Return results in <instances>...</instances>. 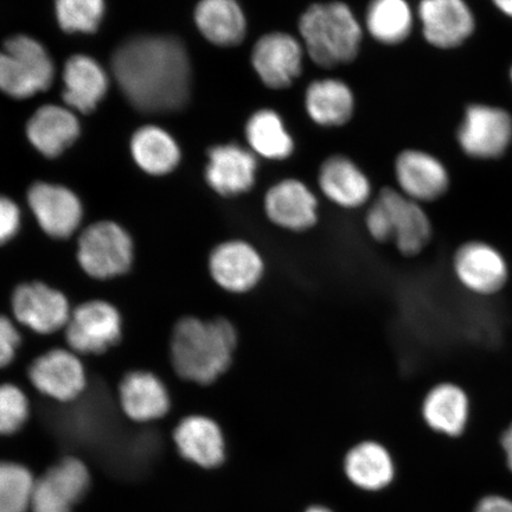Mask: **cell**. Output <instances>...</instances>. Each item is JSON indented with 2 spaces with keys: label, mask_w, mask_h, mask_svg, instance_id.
<instances>
[{
  "label": "cell",
  "mask_w": 512,
  "mask_h": 512,
  "mask_svg": "<svg viewBox=\"0 0 512 512\" xmlns=\"http://www.w3.org/2000/svg\"><path fill=\"white\" fill-rule=\"evenodd\" d=\"M76 261L96 283H110L130 274L136 264V242L123 224L113 220L88 223L75 238Z\"/></svg>",
  "instance_id": "5"
},
{
  "label": "cell",
  "mask_w": 512,
  "mask_h": 512,
  "mask_svg": "<svg viewBox=\"0 0 512 512\" xmlns=\"http://www.w3.org/2000/svg\"><path fill=\"white\" fill-rule=\"evenodd\" d=\"M63 100L83 114L91 113L104 99L108 88L105 70L86 55L70 57L63 70Z\"/></svg>",
  "instance_id": "25"
},
{
  "label": "cell",
  "mask_w": 512,
  "mask_h": 512,
  "mask_svg": "<svg viewBox=\"0 0 512 512\" xmlns=\"http://www.w3.org/2000/svg\"><path fill=\"white\" fill-rule=\"evenodd\" d=\"M473 512H512V501L499 495L484 496L479 499Z\"/></svg>",
  "instance_id": "37"
},
{
  "label": "cell",
  "mask_w": 512,
  "mask_h": 512,
  "mask_svg": "<svg viewBox=\"0 0 512 512\" xmlns=\"http://www.w3.org/2000/svg\"><path fill=\"white\" fill-rule=\"evenodd\" d=\"M172 439L184 459L204 469L221 465L226 457V440L222 428L210 416H184L172 432Z\"/></svg>",
  "instance_id": "21"
},
{
  "label": "cell",
  "mask_w": 512,
  "mask_h": 512,
  "mask_svg": "<svg viewBox=\"0 0 512 512\" xmlns=\"http://www.w3.org/2000/svg\"><path fill=\"white\" fill-rule=\"evenodd\" d=\"M35 478L27 467L11 462H0V512H28L31 510Z\"/></svg>",
  "instance_id": "32"
},
{
  "label": "cell",
  "mask_w": 512,
  "mask_h": 512,
  "mask_svg": "<svg viewBox=\"0 0 512 512\" xmlns=\"http://www.w3.org/2000/svg\"><path fill=\"white\" fill-rule=\"evenodd\" d=\"M458 142L473 158L501 157L512 142V118L499 107L472 105L459 127Z\"/></svg>",
  "instance_id": "14"
},
{
  "label": "cell",
  "mask_w": 512,
  "mask_h": 512,
  "mask_svg": "<svg viewBox=\"0 0 512 512\" xmlns=\"http://www.w3.org/2000/svg\"><path fill=\"white\" fill-rule=\"evenodd\" d=\"M238 344V330L227 318L185 315L171 331L172 373L184 383L213 386L232 367Z\"/></svg>",
  "instance_id": "2"
},
{
  "label": "cell",
  "mask_w": 512,
  "mask_h": 512,
  "mask_svg": "<svg viewBox=\"0 0 512 512\" xmlns=\"http://www.w3.org/2000/svg\"><path fill=\"white\" fill-rule=\"evenodd\" d=\"M306 512H332L329 509L323 508V507H312L309 510H306Z\"/></svg>",
  "instance_id": "40"
},
{
  "label": "cell",
  "mask_w": 512,
  "mask_h": 512,
  "mask_svg": "<svg viewBox=\"0 0 512 512\" xmlns=\"http://www.w3.org/2000/svg\"><path fill=\"white\" fill-rule=\"evenodd\" d=\"M91 473L82 460L63 458L35 479L32 491V512H69L86 495Z\"/></svg>",
  "instance_id": "15"
},
{
  "label": "cell",
  "mask_w": 512,
  "mask_h": 512,
  "mask_svg": "<svg viewBox=\"0 0 512 512\" xmlns=\"http://www.w3.org/2000/svg\"><path fill=\"white\" fill-rule=\"evenodd\" d=\"M258 168V159L251 150L238 144L217 145L208 152L204 176L215 194L233 198L253 189Z\"/></svg>",
  "instance_id": "18"
},
{
  "label": "cell",
  "mask_w": 512,
  "mask_h": 512,
  "mask_svg": "<svg viewBox=\"0 0 512 512\" xmlns=\"http://www.w3.org/2000/svg\"><path fill=\"white\" fill-rule=\"evenodd\" d=\"M56 15L67 32H95L104 17V0H56Z\"/></svg>",
  "instance_id": "34"
},
{
  "label": "cell",
  "mask_w": 512,
  "mask_h": 512,
  "mask_svg": "<svg viewBox=\"0 0 512 512\" xmlns=\"http://www.w3.org/2000/svg\"><path fill=\"white\" fill-rule=\"evenodd\" d=\"M115 80L138 111L151 114L182 110L191 89V64L187 49L175 37H133L115 50Z\"/></svg>",
  "instance_id": "1"
},
{
  "label": "cell",
  "mask_w": 512,
  "mask_h": 512,
  "mask_svg": "<svg viewBox=\"0 0 512 512\" xmlns=\"http://www.w3.org/2000/svg\"><path fill=\"white\" fill-rule=\"evenodd\" d=\"M72 310L67 294L46 281H24L11 293L10 316L23 330L36 336L60 335Z\"/></svg>",
  "instance_id": "9"
},
{
  "label": "cell",
  "mask_w": 512,
  "mask_h": 512,
  "mask_svg": "<svg viewBox=\"0 0 512 512\" xmlns=\"http://www.w3.org/2000/svg\"><path fill=\"white\" fill-rule=\"evenodd\" d=\"M32 414V401L24 388L14 382H0V435L22 431Z\"/></svg>",
  "instance_id": "33"
},
{
  "label": "cell",
  "mask_w": 512,
  "mask_h": 512,
  "mask_svg": "<svg viewBox=\"0 0 512 512\" xmlns=\"http://www.w3.org/2000/svg\"><path fill=\"white\" fill-rule=\"evenodd\" d=\"M511 81H512V69H511Z\"/></svg>",
  "instance_id": "41"
},
{
  "label": "cell",
  "mask_w": 512,
  "mask_h": 512,
  "mask_svg": "<svg viewBox=\"0 0 512 512\" xmlns=\"http://www.w3.org/2000/svg\"><path fill=\"white\" fill-rule=\"evenodd\" d=\"M117 399L124 418L137 425L164 419L174 405L169 384L147 369L127 371L118 383Z\"/></svg>",
  "instance_id": "13"
},
{
  "label": "cell",
  "mask_w": 512,
  "mask_h": 512,
  "mask_svg": "<svg viewBox=\"0 0 512 512\" xmlns=\"http://www.w3.org/2000/svg\"><path fill=\"white\" fill-rule=\"evenodd\" d=\"M24 343V330L14 318L0 313V371L14 366Z\"/></svg>",
  "instance_id": "35"
},
{
  "label": "cell",
  "mask_w": 512,
  "mask_h": 512,
  "mask_svg": "<svg viewBox=\"0 0 512 512\" xmlns=\"http://www.w3.org/2000/svg\"><path fill=\"white\" fill-rule=\"evenodd\" d=\"M318 185L331 203L347 210L366 206L373 190L368 176L360 166L341 155L326 159L320 166Z\"/></svg>",
  "instance_id": "23"
},
{
  "label": "cell",
  "mask_w": 512,
  "mask_h": 512,
  "mask_svg": "<svg viewBox=\"0 0 512 512\" xmlns=\"http://www.w3.org/2000/svg\"><path fill=\"white\" fill-rule=\"evenodd\" d=\"M395 177L403 195L418 203H430L443 197L450 177L443 163L430 153L402 151L395 160Z\"/></svg>",
  "instance_id": "20"
},
{
  "label": "cell",
  "mask_w": 512,
  "mask_h": 512,
  "mask_svg": "<svg viewBox=\"0 0 512 512\" xmlns=\"http://www.w3.org/2000/svg\"><path fill=\"white\" fill-rule=\"evenodd\" d=\"M453 273L467 292L479 297H490L501 292L508 284V261L488 242L469 241L454 253Z\"/></svg>",
  "instance_id": "12"
},
{
  "label": "cell",
  "mask_w": 512,
  "mask_h": 512,
  "mask_svg": "<svg viewBox=\"0 0 512 512\" xmlns=\"http://www.w3.org/2000/svg\"><path fill=\"white\" fill-rule=\"evenodd\" d=\"M413 24V11L407 0H370L366 28L375 41L396 46L411 35Z\"/></svg>",
  "instance_id": "31"
},
{
  "label": "cell",
  "mask_w": 512,
  "mask_h": 512,
  "mask_svg": "<svg viewBox=\"0 0 512 512\" xmlns=\"http://www.w3.org/2000/svg\"><path fill=\"white\" fill-rule=\"evenodd\" d=\"M299 34L310 60L328 69L354 61L363 40L354 11L342 2L311 5L299 19Z\"/></svg>",
  "instance_id": "3"
},
{
  "label": "cell",
  "mask_w": 512,
  "mask_h": 512,
  "mask_svg": "<svg viewBox=\"0 0 512 512\" xmlns=\"http://www.w3.org/2000/svg\"><path fill=\"white\" fill-rule=\"evenodd\" d=\"M305 54L303 43L296 37L274 31L254 44L251 61L261 82L279 91L292 86L302 74Z\"/></svg>",
  "instance_id": "16"
},
{
  "label": "cell",
  "mask_w": 512,
  "mask_h": 512,
  "mask_svg": "<svg viewBox=\"0 0 512 512\" xmlns=\"http://www.w3.org/2000/svg\"><path fill=\"white\" fill-rule=\"evenodd\" d=\"M27 203L36 226L50 240L67 242L80 233L85 209L73 190L37 182L27 192Z\"/></svg>",
  "instance_id": "11"
},
{
  "label": "cell",
  "mask_w": 512,
  "mask_h": 512,
  "mask_svg": "<svg viewBox=\"0 0 512 512\" xmlns=\"http://www.w3.org/2000/svg\"><path fill=\"white\" fill-rule=\"evenodd\" d=\"M421 415L433 432L450 438L462 437L470 421L469 395L454 382L435 384L422 400Z\"/></svg>",
  "instance_id": "22"
},
{
  "label": "cell",
  "mask_w": 512,
  "mask_h": 512,
  "mask_svg": "<svg viewBox=\"0 0 512 512\" xmlns=\"http://www.w3.org/2000/svg\"><path fill=\"white\" fill-rule=\"evenodd\" d=\"M27 379L31 392L59 405L79 401L89 387L85 358L67 347H53L36 356L29 363Z\"/></svg>",
  "instance_id": "7"
},
{
  "label": "cell",
  "mask_w": 512,
  "mask_h": 512,
  "mask_svg": "<svg viewBox=\"0 0 512 512\" xmlns=\"http://www.w3.org/2000/svg\"><path fill=\"white\" fill-rule=\"evenodd\" d=\"M245 136L255 156L285 160L293 155L294 140L278 112L264 108L248 119Z\"/></svg>",
  "instance_id": "29"
},
{
  "label": "cell",
  "mask_w": 512,
  "mask_h": 512,
  "mask_svg": "<svg viewBox=\"0 0 512 512\" xmlns=\"http://www.w3.org/2000/svg\"><path fill=\"white\" fill-rule=\"evenodd\" d=\"M27 134L31 144L42 155L55 158L78 139L80 124L67 108L46 105L32 115Z\"/></svg>",
  "instance_id": "26"
},
{
  "label": "cell",
  "mask_w": 512,
  "mask_h": 512,
  "mask_svg": "<svg viewBox=\"0 0 512 512\" xmlns=\"http://www.w3.org/2000/svg\"><path fill=\"white\" fill-rule=\"evenodd\" d=\"M499 443H501L505 456V465H507L508 470L512 473V422L505 428Z\"/></svg>",
  "instance_id": "38"
},
{
  "label": "cell",
  "mask_w": 512,
  "mask_h": 512,
  "mask_svg": "<svg viewBox=\"0 0 512 512\" xmlns=\"http://www.w3.org/2000/svg\"><path fill=\"white\" fill-rule=\"evenodd\" d=\"M23 226L21 208L12 198L0 195V248L14 242L21 234Z\"/></svg>",
  "instance_id": "36"
},
{
  "label": "cell",
  "mask_w": 512,
  "mask_h": 512,
  "mask_svg": "<svg viewBox=\"0 0 512 512\" xmlns=\"http://www.w3.org/2000/svg\"><path fill=\"white\" fill-rule=\"evenodd\" d=\"M131 149L139 168L152 176L170 174L181 160L175 139L156 126L140 128L132 138Z\"/></svg>",
  "instance_id": "30"
},
{
  "label": "cell",
  "mask_w": 512,
  "mask_h": 512,
  "mask_svg": "<svg viewBox=\"0 0 512 512\" xmlns=\"http://www.w3.org/2000/svg\"><path fill=\"white\" fill-rule=\"evenodd\" d=\"M264 210L273 226L290 233H305L319 220L315 192L296 178H286L272 185L264 198Z\"/></svg>",
  "instance_id": "17"
},
{
  "label": "cell",
  "mask_w": 512,
  "mask_h": 512,
  "mask_svg": "<svg viewBox=\"0 0 512 512\" xmlns=\"http://www.w3.org/2000/svg\"><path fill=\"white\" fill-rule=\"evenodd\" d=\"M124 330L123 313L117 305L105 299H89L73 306L61 336L64 347L87 360L117 349Z\"/></svg>",
  "instance_id": "6"
},
{
  "label": "cell",
  "mask_w": 512,
  "mask_h": 512,
  "mask_svg": "<svg viewBox=\"0 0 512 512\" xmlns=\"http://www.w3.org/2000/svg\"><path fill=\"white\" fill-rule=\"evenodd\" d=\"M418 14L425 40L435 48H457L475 30V17L464 0H421Z\"/></svg>",
  "instance_id": "19"
},
{
  "label": "cell",
  "mask_w": 512,
  "mask_h": 512,
  "mask_svg": "<svg viewBox=\"0 0 512 512\" xmlns=\"http://www.w3.org/2000/svg\"><path fill=\"white\" fill-rule=\"evenodd\" d=\"M305 110L313 123L322 127H341L355 111V96L347 83L322 79L310 83L305 93Z\"/></svg>",
  "instance_id": "27"
},
{
  "label": "cell",
  "mask_w": 512,
  "mask_h": 512,
  "mask_svg": "<svg viewBox=\"0 0 512 512\" xmlns=\"http://www.w3.org/2000/svg\"><path fill=\"white\" fill-rule=\"evenodd\" d=\"M495 3L499 11H502L504 15L512 17V0H492Z\"/></svg>",
  "instance_id": "39"
},
{
  "label": "cell",
  "mask_w": 512,
  "mask_h": 512,
  "mask_svg": "<svg viewBox=\"0 0 512 512\" xmlns=\"http://www.w3.org/2000/svg\"><path fill=\"white\" fill-rule=\"evenodd\" d=\"M364 224L371 239L393 242L405 256L419 255L433 235L432 222L421 204L392 188L381 190L367 210Z\"/></svg>",
  "instance_id": "4"
},
{
  "label": "cell",
  "mask_w": 512,
  "mask_h": 512,
  "mask_svg": "<svg viewBox=\"0 0 512 512\" xmlns=\"http://www.w3.org/2000/svg\"><path fill=\"white\" fill-rule=\"evenodd\" d=\"M345 472L358 488L377 491L392 483L395 470L386 447L375 441H364L347 454Z\"/></svg>",
  "instance_id": "28"
},
{
  "label": "cell",
  "mask_w": 512,
  "mask_h": 512,
  "mask_svg": "<svg viewBox=\"0 0 512 512\" xmlns=\"http://www.w3.org/2000/svg\"><path fill=\"white\" fill-rule=\"evenodd\" d=\"M264 255L253 243L229 239L217 243L207 256V271L223 292L241 296L255 290L266 275Z\"/></svg>",
  "instance_id": "10"
},
{
  "label": "cell",
  "mask_w": 512,
  "mask_h": 512,
  "mask_svg": "<svg viewBox=\"0 0 512 512\" xmlns=\"http://www.w3.org/2000/svg\"><path fill=\"white\" fill-rule=\"evenodd\" d=\"M195 22L204 38L217 47L239 46L247 34V19L238 0H200Z\"/></svg>",
  "instance_id": "24"
},
{
  "label": "cell",
  "mask_w": 512,
  "mask_h": 512,
  "mask_svg": "<svg viewBox=\"0 0 512 512\" xmlns=\"http://www.w3.org/2000/svg\"><path fill=\"white\" fill-rule=\"evenodd\" d=\"M54 80V64L34 38L11 37L0 51V91L15 99L47 91Z\"/></svg>",
  "instance_id": "8"
}]
</instances>
